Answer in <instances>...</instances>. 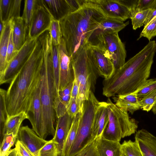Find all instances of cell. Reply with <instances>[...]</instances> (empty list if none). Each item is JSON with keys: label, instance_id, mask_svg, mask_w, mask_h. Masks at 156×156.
Masks as SVG:
<instances>
[{"label": "cell", "instance_id": "obj_5", "mask_svg": "<svg viewBox=\"0 0 156 156\" xmlns=\"http://www.w3.org/2000/svg\"><path fill=\"white\" fill-rule=\"evenodd\" d=\"M71 57L74 80L79 86L76 102L82 113L84 103L88 98L90 90L94 92L97 80L100 75L89 44L78 50Z\"/></svg>", "mask_w": 156, "mask_h": 156}, {"label": "cell", "instance_id": "obj_6", "mask_svg": "<svg viewBox=\"0 0 156 156\" xmlns=\"http://www.w3.org/2000/svg\"><path fill=\"white\" fill-rule=\"evenodd\" d=\"M108 124L102 136L105 139L120 142L122 138L136 132L138 122L129 116L128 112L118 107L108 98L107 100Z\"/></svg>", "mask_w": 156, "mask_h": 156}, {"label": "cell", "instance_id": "obj_2", "mask_svg": "<svg viewBox=\"0 0 156 156\" xmlns=\"http://www.w3.org/2000/svg\"><path fill=\"white\" fill-rule=\"evenodd\" d=\"M44 58L43 47L38 39L30 57L11 81L6 90V104L9 116L27 112L40 82Z\"/></svg>", "mask_w": 156, "mask_h": 156}, {"label": "cell", "instance_id": "obj_26", "mask_svg": "<svg viewBox=\"0 0 156 156\" xmlns=\"http://www.w3.org/2000/svg\"><path fill=\"white\" fill-rule=\"evenodd\" d=\"M82 113L80 112L74 118L70 130L63 146L62 156H66L76 137L80 118Z\"/></svg>", "mask_w": 156, "mask_h": 156}, {"label": "cell", "instance_id": "obj_29", "mask_svg": "<svg viewBox=\"0 0 156 156\" xmlns=\"http://www.w3.org/2000/svg\"><path fill=\"white\" fill-rule=\"evenodd\" d=\"M37 0H25L22 16L25 23L27 34L33 17Z\"/></svg>", "mask_w": 156, "mask_h": 156}, {"label": "cell", "instance_id": "obj_32", "mask_svg": "<svg viewBox=\"0 0 156 156\" xmlns=\"http://www.w3.org/2000/svg\"><path fill=\"white\" fill-rule=\"evenodd\" d=\"M48 31L52 44L55 46L59 45L62 37L59 21L52 19Z\"/></svg>", "mask_w": 156, "mask_h": 156}, {"label": "cell", "instance_id": "obj_45", "mask_svg": "<svg viewBox=\"0 0 156 156\" xmlns=\"http://www.w3.org/2000/svg\"><path fill=\"white\" fill-rule=\"evenodd\" d=\"M15 148L20 156H35L22 143L16 140Z\"/></svg>", "mask_w": 156, "mask_h": 156}, {"label": "cell", "instance_id": "obj_18", "mask_svg": "<svg viewBox=\"0 0 156 156\" xmlns=\"http://www.w3.org/2000/svg\"><path fill=\"white\" fill-rule=\"evenodd\" d=\"M94 140L99 156H124L122 144L120 142L106 139L102 135Z\"/></svg>", "mask_w": 156, "mask_h": 156}, {"label": "cell", "instance_id": "obj_44", "mask_svg": "<svg viewBox=\"0 0 156 156\" xmlns=\"http://www.w3.org/2000/svg\"><path fill=\"white\" fill-rule=\"evenodd\" d=\"M155 0H138L136 12L139 11L151 9L153 8Z\"/></svg>", "mask_w": 156, "mask_h": 156}, {"label": "cell", "instance_id": "obj_30", "mask_svg": "<svg viewBox=\"0 0 156 156\" xmlns=\"http://www.w3.org/2000/svg\"><path fill=\"white\" fill-rule=\"evenodd\" d=\"M6 90L0 89V133L1 138L5 123L9 116L6 104Z\"/></svg>", "mask_w": 156, "mask_h": 156}, {"label": "cell", "instance_id": "obj_36", "mask_svg": "<svg viewBox=\"0 0 156 156\" xmlns=\"http://www.w3.org/2000/svg\"><path fill=\"white\" fill-rule=\"evenodd\" d=\"M150 10L151 9H148L139 11L131 16L130 19L133 30H136L144 25Z\"/></svg>", "mask_w": 156, "mask_h": 156}, {"label": "cell", "instance_id": "obj_24", "mask_svg": "<svg viewBox=\"0 0 156 156\" xmlns=\"http://www.w3.org/2000/svg\"><path fill=\"white\" fill-rule=\"evenodd\" d=\"M117 96L113 98L116 105L129 112L131 114L141 108L140 100L134 92Z\"/></svg>", "mask_w": 156, "mask_h": 156}, {"label": "cell", "instance_id": "obj_48", "mask_svg": "<svg viewBox=\"0 0 156 156\" xmlns=\"http://www.w3.org/2000/svg\"><path fill=\"white\" fill-rule=\"evenodd\" d=\"M6 24H4L3 23L0 21V34H2V33L3 31L4 28L5 27Z\"/></svg>", "mask_w": 156, "mask_h": 156}, {"label": "cell", "instance_id": "obj_27", "mask_svg": "<svg viewBox=\"0 0 156 156\" xmlns=\"http://www.w3.org/2000/svg\"><path fill=\"white\" fill-rule=\"evenodd\" d=\"M59 45L55 46L52 44L51 45L53 76L56 94L59 90L60 87Z\"/></svg>", "mask_w": 156, "mask_h": 156}, {"label": "cell", "instance_id": "obj_40", "mask_svg": "<svg viewBox=\"0 0 156 156\" xmlns=\"http://www.w3.org/2000/svg\"><path fill=\"white\" fill-rule=\"evenodd\" d=\"M75 156H99L96 147L94 140L90 143Z\"/></svg>", "mask_w": 156, "mask_h": 156}, {"label": "cell", "instance_id": "obj_35", "mask_svg": "<svg viewBox=\"0 0 156 156\" xmlns=\"http://www.w3.org/2000/svg\"><path fill=\"white\" fill-rule=\"evenodd\" d=\"M12 0H0V21L4 24L10 20V14Z\"/></svg>", "mask_w": 156, "mask_h": 156}, {"label": "cell", "instance_id": "obj_50", "mask_svg": "<svg viewBox=\"0 0 156 156\" xmlns=\"http://www.w3.org/2000/svg\"><path fill=\"white\" fill-rule=\"evenodd\" d=\"M16 156H20L17 153V154Z\"/></svg>", "mask_w": 156, "mask_h": 156}, {"label": "cell", "instance_id": "obj_49", "mask_svg": "<svg viewBox=\"0 0 156 156\" xmlns=\"http://www.w3.org/2000/svg\"><path fill=\"white\" fill-rule=\"evenodd\" d=\"M152 110L153 113L156 115V102L152 109Z\"/></svg>", "mask_w": 156, "mask_h": 156}, {"label": "cell", "instance_id": "obj_1", "mask_svg": "<svg viewBox=\"0 0 156 156\" xmlns=\"http://www.w3.org/2000/svg\"><path fill=\"white\" fill-rule=\"evenodd\" d=\"M156 52V42L149 41L139 52L103 82V94L109 98L131 94L149 77Z\"/></svg>", "mask_w": 156, "mask_h": 156}, {"label": "cell", "instance_id": "obj_31", "mask_svg": "<svg viewBox=\"0 0 156 156\" xmlns=\"http://www.w3.org/2000/svg\"><path fill=\"white\" fill-rule=\"evenodd\" d=\"M122 150L125 156H143L136 141L124 140L122 144Z\"/></svg>", "mask_w": 156, "mask_h": 156}, {"label": "cell", "instance_id": "obj_8", "mask_svg": "<svg viewBox=\"0 0 156 156\" xmlns=\"http://www.w3.org/2000/svg\"><path fill=\"white\" fill-rule=\"evenodd\" d=\"M89 44L101 50L112 62L115 71L126 63V52L118 33L101 31L97 29L90 38Z\"/></svg>", "mask_w": 156, "mask_h": 156}, {"label": "cell", "instance_id": "obj_12", "mask_svg": "<svg viewBox=\"0 0 156 156\" xmlns=\"http://www.w3.org/2000/svg\"><path fill=\"white\" fill-rule=\"evenodd\" d=\"M60 60L59 90L65 89L74 80L72 57L67 52L64 40L61 38L59 48Z\"/></svg>", "mask_w": 156, "mask_h": 156}, {"label": "cell", "instance_id": "obj_21", "mask_svg": "<svg viewBox=\"0 0 156 156\" xmlns=\"http://www.w3.org/2000/svg\"><path fill=\"white\" fill-rule=\"evenodd\" d=\"M90 46L100 76H103L104 79L109 78L115 71L114 66L112 62L105 55L101 50L96 47Z\"/></svg>", "mask_w": 156, "mask_h": 156}, {"label": "cell", "instance_id": "obj_3", "mask_svg": "<svg viewBox=\"0 0 156 156\" xmlns=\"http://www.w3.org/2000/svg\"><path fill=\"white\" fill-rule=\"evenodd\" d=\"M106 18L96 6L83 0L78 9L59 21L62 37L70 56L88 44L92 34Z\"/></svg>", "mask_w": 156, "mask_h": 156}, {"label": "cell", "instance_id": "obj_15", "mask_svg": "<svg viewBox=\"0 0 156 156\" xmlns=\"http://www.w3.org/2000/svg\"><path fill=\"white\" fill-rule=\"evenodd\" d=\"M44 4L54 19L59 21L77 9L71 0H42Z\"/></svg>", "mask_w": 156, "mask_h": 156}, {"label": "cell", "instance_id": "obj_41", "mask_svg": "<svg viewBox=\"0 0 156 156\" xmlns=\"http://www.w3.org/2000/svg\"><path fill=\"white\" fill-rule=\"evenodd\" d=\"M12 28L9 39L7 53L6 62L8 65L18 51L15 49L12 37Z\"/></svg>", "mask_w": 156, "mask_h": 156}, {"label": "cell", "instance_id": "obj_20", "mask_svg": "<svg viewBox=\"0 0 156 156\" xmlns=\"http://www.w3.org/2000/svg\"><path fill=\"white\" fill-rule=\"evenodd\" d=\"M73 83H70L64 89L59 90L55 96L54 108L57 118L63 116L67 112Z\"/></svg>", "mask_w": 156, "mask_h": 156}, {"label": "cell", "instance_id": "obj_39", "mask_svg": "<svg viewBox=\"0 0 156 156\" xmlns=\"http://www.w3.org/2000/svg\"><path fill=\"white\" fill-rule=\"evenodd\" d=\"M141 109L148 112L152 109L156 102V90L147 95L140 100Z\"/></svg>", "mask_w": 156, "mask_h": 156}, {"label": "cell", "instance_id": "obj_4", "mask_svg": "<svg viewBox=\"0 0 156 156\" xmlns=\"http://www.w3.org/2000/svg\"><path fill=\"white\" fill-rule=\"evenodd\" d=\"M44 61L41 71L40 80V98L42 113L40 137L45 139L48 136L54 137L55 133L56 115L54 101L56 94L53 76L51 42L48 39L41 42Z\"/></svg>", "mask_w": 156, "mask_h": 156}, {"label": "cell", "instance_id": "obj_47", "mask_svg": "<svg viewBox=\"0 0 156 156\" xmlns=\"http://www.w3.org/2000/svg\"><path fill=\"white\" fill-rule=\"evenodd\" d=\"M17 154V152L15 148L13 149H11L7 153L6 156H16Z\"/></svg>", "mask_w": 156, "mask_h": 156}, {"label": "cell", "instance_id": "obj_22", "mask_svg": "<svg viewBox=\"0 0 156 156\" xmlns=\"http://www.w3.org/2000/svg\"><path fill=\"white\" fill-rule=\"evenodd\" d=\"M13 19L6 23L4 29L0 36V76L3 74L8 64L6 62L7 48L11 31L12 28Z\"/></svg>", "mask_w": 156, "mask_h": 156}, {"label": "cell", "instance_id": "obj_11", "mask_svg": "<svg viewBox=\"0 0 156 156\" xmlns=\"http://www.w3.org/2000/svg\"><path fill=\"white\" fill-rule=\"evenodd\" d=\"M96 6L107 18L124 22L130 18L128 8L120 0H88Z\"/></svg>", "mask_w": 156, "mask_h": 156}, {"label": "cell", "instance_id": "obj_46", "mask_svg": "<svg viewBox=\"0 0 156 156\" xmlns=\"http://www.w3.org/2000/svg\"><path fill=\"white\" fill-rule=\"evenodd\" d=\"M156 16V0L152 9H151L148 16L145 20L144 25H146L152 19Z\"/></svg>", "mask_w": 156, "mask_h": 156}, {"label": "cell", "instance_id": "obj_14", "mask_svg": "<svg viewBox=\"0 0 156 156\" xmlns=\"http://www.w3.org/2000/svg\"><path fill=\"white\" fill-rule=\"evenodd\" d=\"M32 129L39 137L41 133L42 113L40 98V82L33 94L30 107L27 113Z\"/></svg>", "mask_w": 156, "mask_h": 156}, {"label": "cell", "instance_id": "obj_16", "mask_svg": "<svg viewBox=\"0 0 156 156\" xmlns=\"http://www.w3.org/2000/svg\"><path fill=\"white\" fill-rule=\"evenodd\" d=\"M73 119L67 112L64 115L57 119L55 133L52 140L57 144L59 156H62L64 144L71 129Z\"/></svg>", "mask_w": 156, "mask_h": 156}, {"label": "cell", "instance_id": "obj_51", "mask_svg": "<svg viewBox=\"0 0 156 156\" xmlns=\"http://www.w3.org/2000/svg\"><path fill=\"white\" fill-rule=\"evenodd\" d=\"M125 156L124 155V156Z\"/></svg>", "mask_w": 156, "mask_h": 156}, {"label": "cell", "instance_id": "obj_19", "mask_svg": "<svg viewBox=\"0 0 156 156\" xmlns=\"http://www.w3.org/2000/svg\"><path fill=\"white\" fill-rule=\"evenodd\" d=\"M108 121L107 103L100 102L96 112L92 129V136L95 140L102 135Z\"/></svg>", "mask_w": 156, "mask_h": 156}, {"label": "cell", "instance_id": "obj_17", "mask_svg": "<svg viewBox=\"0 0 156 156\" xmlns=\"http://www.w3.org/2000/svg\"><path fill=\"white\" fill-rule=\"evenodd\" d=\"M135 140L143 156H156V136L147 130L142 129L135 133Z\"/></svg>", "mask_w": 156, "mask_h": 156}, {"label": "cell", "instance_id": "obj_33", "mask_svg": "<svg viewBox=\"0 0 156 156\" xmlns=\"http://www.w3.org/2000/svg\"><path fill=\"white\" fill-rule=\"evenodd\" d=\"M156 90V79H147L139 88L133 92L140 100Z\"/></svg>", "mask_w": 156, "mask_h": 156}, {"label": "cell", "instance_id": "obj_23", "mask_svg": "<svg viewBox=\"0 0 156 156\" xmlns=\"http://www.w3.org/2000/svg\"><path fill=\"white\" fill-rule=\"evenodd\" d=\"M27 31L22 17L13 19L12 35L15 49L18 51L25 43Z\"/></svg>", "mask_w": 156, "mask_h": 156}, {"label": "cell", "instance_id": "obj_38", "mask_svg": "<svg viewBox=\"0 0 156 156\" xmlns=\"http://www.w3.org/2000/svg\"><path fill=\"white\" fill-rule=\"evenodd\" d=\"M155 36H156V16L144 26V28L140 34L138 39L144 37L150 41L153 37Z\"/></svg>", "mask_w": 156, "mask_h": 156}, {"label": "cell", "instance_id": "obj_37", "mask_svg": "<svg viewBox=\"0 0 156 156\" xmlns=\"http://www.w3.org/2000/svg\"><path fill=\"white\" fill-rule=\"evenodd\" d=\"M39 156H59V152L56 144L52 139L48 141L41 149Z\"/></svg>", "mask_w": 156, "mask_h": 156}, {"label": "cell", "instance_id": "obj_34", "mask_svg": "<svg viewBox=\"0 0 156 156\" xmlns=\"http://www.w3.org/2000/svg\"><path fill=\"white\" fill-rule=\"evenodd\" d=\"M17 136L13 133L6 134L2 137L0 147V155H6L16 143Z\"/></svg>", "mask_w": 156, "mask_h": 156}, {"label": "cell", "instance_id": "obj_9", "mask_svg": "<svg viewBox=\"0 0 156 156\" xmlns=\"http://www.w3.org/2000/svg\"><path fill=\"white\" fill-rule=\"evenodd\" d=\"M37 41L38 38L27 39L24 45L10 62L2 75L0 76V84L10 83L29 59Z\"/></svg>", "mask_w": 156, "mask_h": 156}, {"label": "cell", "instance_id": "obj_25", "mask_svg": "<svg viewBox=\"0 0 156 156\" xmlns=\"http://www.w3.org/2000/svg\"><path fill=\"white\" fill-rule=\"evenodd\" d=\"M28 119L27 113L22 112L17 114L9 116L4 124L2 130V138L6 134L13 133L17 136L20 125L24 120Z\"/></svg>", "mask_w": 156, "mask_h": 156}, {"label": "cell", "instance_id": "obj_43", "mask_svg": "<svg viewBox=\"0 0 156 156\" xmlns=\"http://www.w3.org/2000/svg\"><path fill=\"white\" fill-rule=\"evenodd\" d=\"M21 0H12L10 14V19L20 17V6Z\"/></svg>", "mask_w": 156, "mask_h": 156}, {"label": "cell", "instance_id": "obj_28", "mask_svg": "<svg viewBox=\"0 0 156 156\" xmlns=\"http://www.w3.org/2000/svg\"><path fill=\"white\" fill-rule=\"evenodd\" d=\"M129 24V21L124 23L119 20L106 18L102 21L97 29L101 31L118 33Z\"/></svg>", "mask_w": 156, "mask_h": 156}, {"label": "cell", "instance_id": "obj_7", "mask_svg": "<svg viewBox=\"0 0 156 156\" xmlns=\"http://www.w3.org/2000/svg\"><path fill=\"white\" fill-rule=\"evenodd\" d=\"M100 102L90 90L88 99L83 104L76 138L66 156H75L94 140L92 129L95 114Z\"/></svg>", "mask_w": 156, "mask_h": 156}, {"label": "cell", "instance_id": "obj_42", "mask_svg": "<svg viewBox=\"0 0 156 156\" xmlns=\"http://www.w3.org/2000/svg\"><path fill=\"white\" fill-rule=\"evenodd\" d=\"M76 98L70 97L67 110L69 115L73 118L76 117L78 113L81 112L76 102Z\"/></svg>", "mask_w": 156, "mask_h": 156}, {"label": "cell", "instance_id": "obj_13", "mask_svg": "<svg viewBox=\"0 0 156 156\" xmlns=\"http://www.w3.org/2000/svg\"><path fill=\"white\" fill-rule=\"evenodd\" d=\"M17 140L22 143L35 156H39L40 150L48 141L39 137L28 126L20 127Z\"/></svg>", "mask_w": 156, "mask_h": 156}, {"label": "cell", "instance_id": "obj_10", "mask_svg": "<svg viewBox=\"0 0 156 156\" xmlns=\"http://www.w3.org/2000/svg\"><path fill=\"white\" fill-rule=\"evenodd\" d=\"M52 19L42 0H37L33 17L27 38L30 39L37 38L46 31H48Z\"/></svg>", "mask_w": 156, "mask_h": 156}]
</instances>
